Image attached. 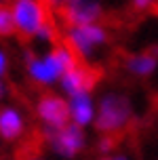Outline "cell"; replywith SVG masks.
Here are the masks:
<instances>
[{
	"instance_id": "cell-1",
	"label": "cell",
	"mask_w": 158,
	"mask_h": 160,
	"mask_svg": "<svg viewBox=\"0 0 158 160\" xmlns=\"http://www.w3.org/2000/svg\"><path fill=\"white\" fill-rule=\"evenodd\" d=\"M137 118L133 116V105L126 95L108 93L99 101V112L95 118V128L99 135H114L120 141L137 133Z\"/></svg>"
},
{
	"instance_id": "cell-2",
	"label": "cell",
	"mask_w": 158,
	"mask_h": 160,
	"mask_svg": "<svg viewBox=\"0 0 158 160\" xmlns=\"http://www.w3.org/2000/svg\"><path fill=\"white\" fill-rule=\"evenodd\" d=\"M55 4L48 0H15L13 4V19L15 32L23 40L38 36L40 28L55 15Z\"/></svg>"
},
{
	"instance_id": "cell-3",
	"label": "cell",
	"mask_w": 158,
	"mask_h": 160,
	"mask_svg": "<svg viewBox=\"0 0 158 160\" xmlns=\"http://www.w3.org/2000/svg\"><path fill=\"white\" fill-rule=\"evenodd\" d=\"M63 40L74 48V53L80 59H87L95 53V48L108 44L112 40L110 25L105 23H84V25H74L68 28V32L63 36Z\"/></svg>"
},
{
	"instance_id": "cell-4",
	"label": "cell",
	"mask_w": 158,
	"mask_h": 160,
	"mask_svg": "<svg viewBox=\"0 0 158 160\" xmlns=\"http://www.w3.org/2000/svg\"><path fill=\"white\" fill-rule=\"evenodd\" d=\"M57 15L63 25L74 28V25H84V23H105V11L97 0H74L55 7Z\"/></svg>"
},
{
	"instance_id": "cell-5",
	"label": "cell",
	"mask_w": 158,
	"mask_h": 160,
	"mask_svg": "<svg viewBox=\"0 0 158 160\" xmlns=\"http://www.w3.org/2000/svg\"><path fill=\"white\" fill-rule=\"evenodd\" d=\"M105 76L103 68L91 65L87 61H80L76 68H72L61 76V87L68 95H80V93H91L101 78Z\"/></svg>"
},
{
	"instance_id": "cell-6",
	"label": "cell",
	"mask_w": 158,
	"mask_h": 160,
	"mask_svg": "<svg viewBox=\"0 0 158 160\" xmlns=\"http://www.w3.org/2000/svg\"><path fill=\"white\" fill-rule=\"evenodd\" d=\"M36 112H38L42 122H47L48 128H63L72 118L70 103L65 99H61L59 95H53V93H42L40 95Z\"/></svg>"
},
{
	"instance_id": "cell-7",
	"label": "cell",
	"mask_w": 158,
	"mask_h": 160,
	"mask_svg": "<svg viewBox=\"0 0 158 160\" xmlns=\"http://www.w3.org/2000/svg\"><path fill=\"white\" fill-rule=\"evenodd\" d=\"M47 137L51 145L55 148L61 156H76V154L84 148V135H82V127L74 124H65L63 128H51L47 131Z\"/></svg>"
},
{
	"instance_id": "cell-8",
	"label": "cell",
	"mask_w": 158,
	"mask_h": 160,
	"mask_svg": "<svg viewBox=\"0 0 158 160\" xmlns=\"http://www.w3.org/2000/svg\"><path fill=\"white\" fill-rule=\"evenodd\" d=\"M28 74L38 84H51L59 76H63V68L53 53H48L47 57L28 55Z\"/></svg>"
},
{
	"instance_id": "cell-9",
	"label": "cell",
	"mask_w": 158,
	"mask_h": 160,
	"mask_svg": "<svg viewBox=\"0 0 158 160\" xmlns=\"http://www.w3.org/2000/svg\"><path fill=\"white\" fill-rule=\"evenodd\" d=\"M120 63L131 76L145 78L158 65V47H148L141 53H120Z\"/></svg>"
},
{
	"instance_id": "cell-10",
	"label": "cell",
	"mask_w": 158,
	"mask_h": 160,
	"mask_svg": "<svg viewBox=\"0 0 158 160\" xmlns=\"http://www.w3.org/2000/svg\"><path fill=\"white\" fill-rule=\"evenodd\" d=\"M23 135V118L21 114L13 108H2L0 110V137L13 141Z\"/></svg>"
},
{
	"instance_id": "cell-11",
	"label": "cell",
	"mask_w": 158,
	"mask_h": 160,
	"mask_svg": "<svg viewBox=\"0 0 158 160\" xmlns=\"http://www.w3.org/2000/svg\"><path fill=\"white\" fill-rule=\"evenodd\" d=\"M44 141H48L47 131H32L17 148L15 160H36L44 148Z\"/></svg>"
},
{
	"instance_id": "cell-12",
	"label": "cell",
	"mask_w": 158,
	"mask_h": 160,
	"mask_svg": "<svg viewBox=\"0 0 158 160\" xmlns=\"http://www.w3.org/2000/svg\"><path fill=\"white\" fill-rule=\"evenodd\" d=\"M70 114H72V120H74L78 127H84V124H89V122H91V118H93V103H91L89 93L72 95Z\"/></svg>"
},
{
	"instance_id": "cell-13",
	"label": "cell",
	"mask_w": 158,
	"mask_h": 160,
	"mask_svg": "<svg viewBox=\"0 0 158 160\" xmlns=\"http://www.w3.org/2000/svg\"><path fill=\"white\" fill-rule=\"evenodd\" d=\"M13 34H15L13 8H8V4H0V38H7Z\"/></svg>"
},
{
	"instance_id": "cell-14",
	"label": "cell",
	"mask_w": 158,
	"mask_h": 160,
	"mask_svg": "<svg viewBox=\"0 0 158 160\" xmlns=\"http://www.w3.org/2000/svg\"><path fill=\"white\" fill-rule=\"evenodd\" d=\"M156 4V0H131L129 2V15L131 17H139L143 13H150Z\"/></svg>"
},
{
	"instance_id": "cell-15",
	"label": "cell",
	"mask_w": 158,
	"mask_h": 160,
	"mask_svg": "<svg viewBox=\"0 0 158 160\" xmlns=\"http://www.w3.org/2000/svg\"><path fill=\"white\" fill-rule=\"evenodd\" d=\"M7 72V57H4V53L0 51V76Z\"/></svg>"
},
{
	"instance_id": "cell-16",
	"label": "cell",
	"mask_w": 158,
	"mask_h": 160,
	"mask_svg": "<svg viewBox=\"0 0 158 160\" xmlns=\"http://www.w3.org/2000/svg\"><path fill=\"white\" fill-rule=\"evenodd\" d=\"M150 13H156V15H158V0H156V4H154V8H152Z\"/></svg>"
},
{
	"instance_id": "cell-17",
	"label": "cell",
	"mask_w": 158,
	"mask_h": 160,
	"mask_svg": "<svg viewBox=\"0 0 158 160\" xmlns=\"http://www.w3.org/2000/svg\"><path fill=\"white\" fill-rule=\"evenodd\" d=\"M4 95V87H2V82H0V97Z\"/></svg>"
},
{
	"instance_id": "cell-18",
	"label": "cell",
	"mask_w": 158,
	"mask_h": 160,
	"mask_svg": "<svg viewBox=\"0 0 158 160\" xmlns=\"http://www.w3.org/2000/svg\"><path fill=\"white\" fill-rule=\"evenodd\" d=\"M101 160H122V158H101Z\"/></svg>"
}]
</instances>
